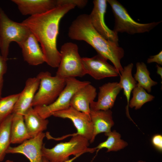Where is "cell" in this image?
<instances>
[{
  "label": "cell",
  "mask_w": 162,
  "mask_h": 162,
  "mask_svg": "<svg viewBox=\"0 0 162 162\" xmlns=\"http://www.w3.org/2000/svg\"><path fill=\"white\" fill-rule=\"evenodd\" d=\"M23 15L30 16L44 13L57 6V0H12Z\"/></svg>",
  "instance_id": "2e32d148"
},
{
  "label": "cell",
  "mask_w": 162,
  "mask_h": 162,
  "mask_svg": "<svg viewBox=\"0 0 162 162\" xmlns=\"http://www.w3.org/2000/svg\"><path fill=\"white\" fill-rule=\"evenodd\" d=\"M76 6L70 4L57 6L44 13L29 16L21 22L40 43L45 62L52 68L58 67L61 59L57 46L60 21Z\"/></svg>",
  "instance_id": "6da1fadb"
},
{
  "label": "cell",
  "mask_w": 162,
  "mask_h": 162,
  "mask_svg": "<svg viewBox=\"0 0 162 162\" xmlns=\"http://www.w3.org/2000/svg\"><path fill=\"white\" fill-rule=\"evenodd\" d=\"M93 3V8L89 16L93 27L106 40L118 44V33L110 29L106 26L104 21L107 0H94Z\"/></svg>",
  "instance_id": "8fae6325"
},
{
  "label": "cell",
  "mask_w": 162,
  "mask_h": 162,
  "mask_svg": "<svg viewBox=\"0 0 162 162\" xmlns=\"http://www.w3.org/2000/svg\"><path fill=\"white\" fill-rule=\"evenodd\" d=\"M13 114L11 128V144L21 143L32 137L29 135L24 122L23 116Z\"/></svg>",
  "instance_id": "44dd1931"
},
{
  "label": "cell",
  "mask_w": 162,
  "mask_h": 162,
  "mask_svg": "<svg viewBox=\"0 0 162 162\" xmlns=\"http://www.w3.org/2000/svg\"><path fill=\"white\" fill-rule=\"evenodd\" d=\"M20 93L10 95L0 99V121H3L11 114L18 99Z\"/></svg>",
  "instance_id": "484cf974"
},
{
  "label": "cell",
  "mask_w": 162,
  "mask_h": 162,
  "mask_svg": "<svg viewBox=\"0 0 162 162\" xmlns=\"http://www.w3.org/2000/svg\"><path fill=\"white\" fill-rule=\"evenodd\" d=\"M82 60L86 74L95 80L120 76V73L114 66L109 64L107 59L98 54L91 58H82Z\"/></svg>",
  "instance_id": "9c48e42d"
},
{
  "label": "cell",
  "mask_w": 162,
  "mask_h": 162,
  "mask_svg": "<svg viewBox=\"0 0 162 162\" xmlns=\"http://www.w3.org/2000/svg\"><path fill=\"white\" fill-rule=\"evenodd\" d=\"M45 136L46 134L42 132L16 146H10L6 154H21L26 157L30 162H43L42 150Z\"/></svg>",
  "instance_id": "7c38bea8"
},
{
  "label": "cell",
  "mask_w": 162,
  "mask_h": 162,
  "mask_svg": "<svg viewBox=\"0 0 162 162\" xmlns=\"http://www.w3.org/2000/svg\"><path fill=\"white\" fill-rule=\"evenodd\" d=\"M80 155H78L75 156H74V157L70 159H69L68 160L62 162H73L78 157L81 156Z\"/></svg>",
  "instance_id": "1f68e13d"
},
{
  "label": "cell",
  "mask_w": 162,
  "mask_h": 162,
  "mask_svg": "<svg viewBox=\"0 0 162 162\" xmlns=\"http://www.w3.org/2000/svg\"><path fill=\"white\" fill-rule=\"evenodd\" d=\"M137 162H146V161L142 160H139L137 161Z\"/></svg>",
  "instance_id": "e575fe53"
},
{
  "label": "cell",
  "mask_w": 162,
  "mask_h": 162,
  "mask_svg": "<svg viewBox=\"0 0 162 162\" xmlns=\"http://www.w3.org/2000/svg\"><path fill=\"white\" fill-rule=\"evenodd\" d=\"M133 96L130 100L129 107L135 110L140 109L145 103L152 100L154 98L153 95L147 93L142 87L137 85L132 92Z\"/></svg>",
  "instance_id": "d4e9b609"
},
{
  "label": "cell",
  "mask_w": 162,
  "mask_h": 162,
  "mask_svg": "<svg viewBox=\"0 0 162 162\" xmlns=\"http://www.w3.org/2000/svg\"><path fill=\"white\" fill-rule=\"evenodd\" d=\"M23 117L28 132L32 138L43 132L47 128L48 120L41 117L33 107L26 112Z\"/></svg>",
  "instance_id": "d6986e66"
},
{
  "label": "cell",
  "mask_w": 162,
  "mask_h": 162,
  "mask_svg": "<svg viewBox=\"0 0 162 162\" xmlns=\"http://www.w3.org/2000/svg\"><path fill=\"white\" fill-rule=\"evenodd\" d=\"M88 2L86 0H57V5L70 4L75 5L80 8L85 7Z\"/></svg>",
  "instance_id": "83f0119b"
},
{
  "label": "cell",
  "mask_w": 162,
  "mask_h": 162,
  "mask_svg": "<svg viewBox=\"0 0 162 162\" xmlns=\"http://www.w3.org/2000/svg\"><path fill=\"white\" fill-rule=\"evenodd\" d=\"M136 71L134 77L138 82L137 85L150 93L152 87L157 84L158 82L150 77V73L145 63L138 62L136 64Z\"/></svg>",
  "instance_id": "cb8c5ba5"
},
{
  "label": "cell",
  "mask_w": 162,
  "mask_h": 162,
  "mask_svg": "<svg viewBox=\"0 0 162 162\" xmlns=\"http://www.w3.org/2000/svg\"><path fill=\"white\" fill-rule=\"evenodd\" d=\"M6 59L0 56V99L2 98V89L4 84V76L7 70V66Z\"/></svg>",
  "instance_id": "4316f807"
},
{
  "label": "cell",
  "mask_w": 162,
  "mask_h": 162,
  "mask_svg": "<svg viewBox=\"0 0 162 162\" xmlns=\"http://www.w3.org/2000/svg\"><path fill=\"white\" fill-rule=\"evenodd\" d=\"M13 114L7 116L0 124V162L4 160L11 143L10 128Z\"/></svg>",
  "instance_id": "7402d4cb"
},
{
  "label": "cell",
  "mask_w": 162,
  "mask_h": 162,
  "mask_svg": "<svg viewBox=\"0 0 162 162\" xmlns=\"http://www.w3.org/2000/svg\"><path fill=\"white\" fill-rule=\"evenodd\" d=\"M147 63L156 62L158 64L162 65V51H161L158 54L150 56L147 61Z\"/></svg>",
  "instance_id": "f546056e"
},
{
  "label": "cell",
  "mask_w": 162,
  "mask_h": 162,
  "mask_svg": "<svg viewBox=\"0 0 162 162\" xmlns=\"http://www.w3.org/2000/svg\"><path fill=\"white\" fill-rule=\"evenodd\" d=\"M2 121H0V124H1V122H2Z\"/></svg>",
  "instance_id": "8d00e7d4"
},
{
  "label": "cell",
  "mask_w": 162,
  "mask_h": 162,
  "mask_svg": "<svg viewBox=\"0 0 162 162\" xmlns=\"http://www.w3.org/2000/svg\"><path fill=\"white\" fill-rule=\"evenodd\" d=\"M40 80L38 76L28 78L24 88L20 93L18 99L15 105L12 113L24 115L31 107L34 96L38 90Z\"/></svg>",
  "instance_id": "5bb4252c"
},
{
  "label": "cell",
  "mask_w": 162,
  "mask_h": 162,
  "mask_svg": "<svg viewBox=\"0 0 162 162\" xmlns=\"http://www.w3.org/2000/svg\"><path fill=\"white\" fill-rule=\"evenodd\" d=\"M31 33L21 22L10 19L0 7V50L1 56L8 59L9 47L12 41L19 45Z\"/></svg>",
  "instance_id": "277c9868"
},
{
  "label": "cell",
  "mask_w": 162,
  "mask_h": 162,
  "mask_svg": "<svg viewBox=\"0 0 162 162\" xmlns=\"http://www.w3.org/2000/svg\"><path fill=\"white\" fill-rule=\"evenodd\" d=\"M37 76L40 80V83L32 104V107L47 106L53 103L66 84V79L56 75L52 76L48 71L41 72Z\"/></svg>",
  "instance_id": "5b68a950"
},
{
  "label": "cell",
  "mask_w": 162,
  "mask_h": 162,
  "mask_svg": "<svg viewBox=\"0 0 162 162\" xmlns=\"http://www.w3.org/2000/svg\"><path fill=\"white\" fill-rule=\"evenodd\" d=\"M0 45H1V41H0ZM0 56H1L0 53Z\"/></svg>",
  "instance_id": "d590c367"
},
{
  "label": "cell",
  "mask_w": 162,
  "mask_h": 162,
  "mask_svg": "<svg viewBox=\"0 0 162 162\" xmlns=\"http://www.w3.org/2000/svg\"><path fill=\"white\" fill-rule=\"evenodd\" d=\"M122 89L120 83L117 82H107L99 87L98 100L91 102L90 110L96 111L111 110Z\"/></svg>",
  "instance_id": "4fadbf2b"
},
{
  "label": "cell",
  "mask_w": 162,
  "mask_h": 162,
  "mask_svg": "<svg viewBox=\"0 0 162 162\" xmlns=\"http://www.w3.org/2000/svg\"><path fill=\"white\" fill-rule=\"evenodd\" d=\"M107 137L105 141L99 143L95 147L96 149L106 148L107 152H117L128 146V142L121 139V134L114 130L105 134Z\"/></svg>",
  "instance_id": "603a6c76"
},
{
  "label": "cell",
  "mask_w": 162,
  "mask_h": 162,
  "mask_svg": "<svg viewBox=\"0 0 162 162\" xmlns=\"http://www.w3.org/2000/svg\"><path fill=\"white\" fill-rule=\"evenodd\" d=\"M60 62L56 75L64 79L82 77L86 74L77 45L68 42L61 46Z\"/></svg>",
  "instance_id": "8992f818"
},
{
  "label": "cell",
  "mask_w": 162,
  "mask_h": 162,
  "mask_svg": "<svg viewBox=\"0 0 162 162\" xmlns=\"http://www.w3.org/2000/svg\"><path fill=\"white\" fill-rule=\"evenodd\" d=\"M43 162H49L46 158L43 157Z\"/></svg>",
  "instance_id": "d6a6232c"
},
{
  "label": "cell",
  "mask_w": 162,
  "mask_h": 162,
  "mask_svg": "<svg viewBox=\"0 0 162 162\" xmlns=\"http://www.w3.org/2000/svg\"><path fill=\"white\" fill-rule=\"evenodd\" d=\"M89 141L82 136L74 135L68 142L58 143L51 148L46 147L44 144L42 154L49 162H62L69 159L71 155L94 152L97 150L95 147L89 148Z\"/></svg>",
  "instance_id": "3957f363"
},
{
  "label": "cell",
  "mask_w": 162,
  "mask_h": 162,
  "mask_svg": "<svg viewBox=\"0 0 162 162\" xmlns=\"http://www.w3.org/2000/svg\"><path fill=\"white\" fill-rule=\"evenodd\" d=\"M156 67L157 68V73L158 74L160 75L161 77V79H162V68L158 64L156 65Z\"/></svg>",
  "instance_id": "4dcf8cb0"
},
{
  "label": "cell",
  "mask_w": 162,
  "mask_h": 162,
  "mask_svg": "<svg viewBox=\"0 0 162 162\" xmlns=\"http://www.w3.org/2000/svg\"><path fill=\"white\" fill-rule=\"evenodd\" d=\"M19 46L21 49L24 60L28 64L36 66L45 62L41 47L36 38L31 32Z\"/></svg>",
  "instance_id": "e0dca14e"
},
{
  "label": "cell",
  "mask_w": 162,
  "mask_h": 162,
  "mask_svg": "<svg viewBox=\"0 0 162 162\" xmlns=\"http://www.w3.org/2000/svg\"><path fill=\"white\" fill-rule=\"evenodd\" d=\"M66 82L64 88L53 103L47 106L33 107L43 118L47 119L54 112L69 108L71 99L74 94L81 88L91 83L89 81H80L75 77L66 78Z\"/></svg>",
  "instance_id": "ba28073f"
},
{
  "label": "cell",
  "mask_w": 162,
  "mask_h": 162,
  "mask_svg": "<svg viewBox=\"0 0 162 162\" xmlns=\"http://www.w3.org/2000/svg\"><path fill=\"white\" fill-rule=\"evenodd\" d=\"M68 34L72 40L86 42L98 54L110 61L120 73L123 71L121 61L124 55L123 49L118 44L107 40L101 35L92 26L89 15L78 16L70 26Z\"/></svg>",
  "instance_id": "7a4b0ae2"
},
{
  "label": "cell",
  "mask_w": 162,
  "mask_h": 162,
  "mask_svg": "<svg viewBox=\"0 0 162 162\" xmlns=\"http://www.w3.org/2000/svg\"><path fill=\"white\" fill-rule=\"evenodd\" d=\"M5 162H14L12 160H6L5 161Z\"/></svg>",
  "instance_id": "836d02e7"
},
{
  "label": "cell",
  "mask_w": 162,
  "mask_h": 162,
  "mask_svg": "<svg viewBox=\"0 0 162 162\" xmlns=\"http://www.w3.org/2000/svg\"><path fill=\"white\" fill-rule=\"evenodd\" d=\"M97 95L96 88L91 83L88 84L74 94L70 101V106L90 116V104L94 100Z\"/></svg>",
  "instance_id": "9a60e30c"
},
{
  "label": "cell",
  "mask_w": 162,
  "mask_h": 162,
  "mask_svg": "<svg viewBox=\"0 0 162 162\" xmlns=\"http://www.w3.org/2000/svg\"><path fill=\"white\" fill-rule=\"evenodd\" d=\"M52 116L70 119L77 130L76 133L72 136L81 135L90 142L92 137L93 128L90 116L70 107L65 110L54 112Z\"/></svg>",
  "instance_id": "30bf717a"
},
{
  "label": "cell",
  "mask_w": 162,
  "mask_h": 162,
  "mask_svg": "<svg viewBox=\"0 0 162 162\" xmlns=\"http://www.w3.org/2000/svg\"><path fill=\"white\" fill-rule=\"evenodd\" d=\"M152 142L154 147L158 151H162V136L160 134H156L152 137Z\"/></svg>",
  "instance_id": "f1b7e54d"
},
{
  "label": "cell",
  "mask_w": 162,
  "mask_h": 162,
  "mask_svg": "<svg viewBox=\"0 0 162 162\" xmlns=\"http://www.w3.org/2000/svg\"><path fill=\"white\" fill-rule=\"evenodd\" d=\"M90 116L93 125V134L90 143L93 142L97 135L100 133L104 134L111 131L114 124L112 112L110 110H90Z\"/></svg>",
  "instance_id": "ac0fdd59"
},
{
  "label": "cell",
  "mask_w": 162,
  "mask_h": 162,
  "mask_svg": "<svg viewBox=\"0 0 162 162\" xmlns=\"http://www.w3.org/2000/svg\"><path fill=\"white\" fill-rule=\"evenodd\" d=\"M133 66V64L130 63L124 67L123 71L120 73V80L119 83L123 90L124 94L127 99L126 115L127 117L134 122L129 114L128 106L131 93L137 84L132 75Z\"/></svg>",
  "instance_id": "ffe728a7"
},
{
  "label": "cell",
  "mask_w": 162,
  "mask_h": 162,
  "mask_svg": "<svg viewBox=\"0 0 162 162\" xmlns=\"http://www.w3.org/2000/svg\"><path fill=\"white\" fill-rule=\"evenodd\" d=\"M110 5L115 19L114 30L115 32H125L130 34L149 32L161 21L147 23L136 22L131 17L125 8L116 0H107Z\"/></svg>",
  "instance_id": "52a82bcc"
}]
</instances>
